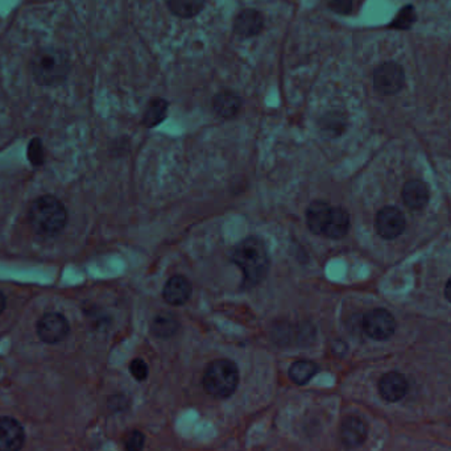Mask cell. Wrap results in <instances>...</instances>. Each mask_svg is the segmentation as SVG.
<instances>
[{
  "instance_id": "21",
  "label": "cell",
  "mask_w": 451,
  "mask_h": 451,
  "mask_svg": "<svg viewBox=\"0 0 451 451\" xmlns=\"http://www.w3.org/2000/svg\"><path fill=\"white\" fill-rule=\"evenodd\" d=\"M171 12L182 18L197 16L205 6V0H166Z\"/></svg>"
},
{
  "instance_id": "1",
  "label": "cell",
  "mask_w": 451,
  "mask_h": 451,
  "mask_svg": "<svg viewBox=\"0 0 451 451\" xmlns=\"http://www.w3.org/2000/svg\"><path fill=\"white\" fill-rule=\"evenodd\" d=\"M231 262L243 275V288L251 289L265 280L271 258L267 244L259 236H248L236 244L230 255Z\"/></svg>"
},
{
  "instance_id": "4",
  "label": "cell",
  "mask_w": 451,
  "mask_h": 451,
  "mask_svg": "<svg viewBox=\"0 0 451 451\" xmlns=\"http://www.w3.org/2000/svg\"><path fill=\"white\" fill-rule=\"evenodd\" d=\"M203 388L217 398L233 396L239 386V370L230 359L210 361L203 373Z\"/></svg>"
},
{
  "instance_id": "23",
  "label": "cell",
  "mask_w": 451,
  "mask_h": 451,
  "mask_svg": "<svg viewBox=\"0 0 451 451\" xmlns=\"http://www.w3.org/2000/svg\"><path fill=\"white\" fill-rule=\"evenodd\" d=\"M28 160L32 165L38 166L44 164V147L40 139H33L28 145Z\"/></svg>"
},
{
  "instance_id": "18",
  "label": "cell",
  "mask_w": 451,
  "mask_h": 451,
  "mask_svg": "<svg viewBox=\"0 0 451 451\" xmlns=\"http://www.w3.org/2000/svg\"><path fill=\"white\" fill-rule=\"evenodd\" d=\"M318 372V366L314 361L307 359H299L289 367V379L292 380L297 386H304L316 376Z\"/></svg>"
},
{
  "instance_id": "25",
  "label": "cell",
  "mask_w": 451,
  "mask_h": 451,
  "mask_svg": "<svg viewBox=\"0 0 451 451\" xmlns=\"http://www.w3.org/2000/svg\"><path fill=\"white\" fill-rule=\"evenodd\" d=\"M129 372L137 381H144L148 378V366L143 359L136 358L129 363Z\"/></svg>"
},
{
  "instance_id": "16",
  "label": "cell",
  "mask_w": 451,
  "mask_h": 451,
  "mask_svg": "<svg viewBox=\"0 0 451 451\" xmlns=\"http://www.w3.org/2000/svg\"><path fill=\"white\" fill-rule=\"evenodd\" d=\"M350 223H351V219L347 210L333 206L326 223L324 236L329 239H342L343 236H346L349 233Z\"/></svg>"
},
{
  "instance_id": "26",
  "label": "cell",
  "mask_w": 451,
  "mask_h": 451,
  "mask_svg": "<svg viewBox=\"0 0 451 451\" xmlns=\"http://www.w3.org/2000/svg\"><path fill=\"white\" fill-rule=\"evenodd\" d=\"M329 6L336 14L349 15L354 7V0H330Z\"/></svg>"
},
{
  "instance_id": "3",
  "label": "cell",
  "mask_w": 451,
  "mask_h": 451,
  "mask_svg": "<svg viewBox=\"0 0 451 451\" xmlns=\"http://www.w3.org/2000/svg\"><path fill=\"white\" fill-rule=\"evenodd\" d=\"M70 72L68 55L53 48L40 49L31 58V73L41 86L61 85Z\"/></svg>"
},
{
  "instance_id": "7",
  "label": "cell",
  "mask_w": 451,
  "mask_h": 451,
  "mask_svg": "<svg viewBox=\"0 0 451 451\" xmlns=\"http://www.w3.org/2000/svg\"><path fill=\"white\" fill-rule=\"evenodd\" d=\"M37 335L44 343L55 344L63 341L70 330L68 319L58 313H46L38 319Z\"/></svg>"
},
{
  "instance_id": "9",
  "label": "cell",
  "mask_w": 451,
  "mask_h": 451,
  "mask_svg": "<svg viewBox=\"0 0 451 451\" xmlns=\"http://www.w3.org/2000/svg\"><path fill=\"white\" fill-rule=\"evenodd\" d=\"M339 437L346 447L349 449L359 447L366 442L368 437V426L366 424V421L358 415H346L341 421Z\"/></svg>"
},
{
  "instance_id": "2",
  "label": "cell",
  "mask_w": 451,
  "mask_h": 451,
  "mask_svg": "<svg viewBox=\"0 0 451 451\" xmlns=\"http://www.w3.org/2000/svg\"><path fill=\"white\" fill-rule=\"evenodd\" d=\"M28 222L32 230L41 236L60 234L68 222V211L55 196L46 194L35 199L28 208Z\"/></svg>"
},
{
  "instance_id": "6",
  "label": "cell",
  "mask_w": 451,
  "mask_h": 451,
  "mask_svg": "<svg viewBox=\"0 0 451 451\" xmlns=\"http://www.w3.org/2000/svg\"><path fill=\"white\" fill-rule=\"evenodd\" d=\"M396 319L386 309H372L361 319L363 331L375 341L389 339L396 331Z\"/></svg>"
},
{
  "instance_id": "13",
  "label": "cell",
  "mask_w": 451,
  "mask_h": 451,
  "mask_svg": "<svg viewBox=\"0 0 451 451\" xmlns=\"http://www.w3.org/2000/svg\"><path fill=\"white\" fill-rule=\"evenodd\" d=\"M264 16L258 9H244L234 20V32L238 36L250 38L262 33Z\"/></svg>"
},
{
  "instance_id": "14",
  "label": "cell",
  "mask_w": 451,
  "mask_h": 451,
  "mask_svg": "<svg viewBox=\"0 0 451 451\" xmlns=\"http://www.w3.org/2000/svg\"><path fill=\"white\" fill-rule=\"evenodd\" d=\"M401 197L405 206L410 210H421L424 208L429 198L430 193L426 184L420 180H410L406 182L401 190Z\"/></svg>"
},
{
  "instance_id": "24",
  "label": "cell",
  "mask_w": 451,
  "mask_h": 451,
  "mask_svg": "<svg viewBox=\"0 0 451 451\" xmlns=\"http://www.w3.org/2000/svg\"><path fill=\"white\" fill-rule=\"evenodd\" d=\"M144 447V434L139 430H132L124 437V450L142 451Z\"/></svg>"
},
{
  "instance_id": "17",
  "label": "cell",
  "mask_w": 451,
  "mask_h": 451,
  "mask_svg": "<svg viewBox=\"0 0 451 451\" xmlns=\"http://www.w3.org/2000/svg\"><path fill=\"white\" fill-rule=\"evenodd\" d=\"M331 208L329 203L324 201H313L307 210V228L314 235L324 236L326 223L330 216Z\"/></svg>"
},
{
  "instance_id": "5",
  "label": "cell",
  "mask_w": 451,
  "mask_h": 451,
  "mask_svg": "<svg viewBox=\"0 0 451 451\" xmlns=\"http://www.w3.org/2000/svg\"><path fill=\"white\" fill-rule=\"evenodd\" d=\"M405 73L401 65L396 63H381L373 72V89L384 95L392 97L404 89Z\"/></svg>"
},
{
  "instance_id": "15",
  "label": "cell",
  "mask_w": 451,
  "mask_h": 451,
  "mask_svg": "<svg viewBox=\"0 0 451 451\" xmlns=\"http://www.w3.org/2000/svg\"><path fill=\"white\" fill-rule=\"evenodd\" d=\"M242 106V98L233 91H221L213 98V110L222 119H233L236 117L240 112Z\"/></svg>"
},
{
  "instance_id": "22",
  "label": "cell",
  "mask_w": 451,
  "mask_h": 451,
  "mask_svg": "<svg viewBox=\"0 0 451 451\" xmlns=\"http://www.w3.org/2000/svg\"><path fill=\"white\" fill-rule=\"evenodd\" d=\"M415 11L412 6H406L397 14L396 18H393L392 24L389 26L393 29H409L415 24Z\"/></svg>"
},
{
  "instance_id": "11",
  "label": "cell",
  "mask_w": 451,
  "mask_h": 451,
  "mask_svg": "<svg viewBox=\"0 0 451 451\" xmlns=\"http://www.w3.org/2000/svg\"><path fill=\"white\" fill-rule=\"evenodd\" d=\"M24 440L26 434L16 420L0 417V451H18Z\"/></svg>"
},
{
  "instance_id": "27",
  "label": "cell",
  "mask_w": 451,
  "mask_h": 451,
  "mask_svg": "<svg viewBox=\"0 0 451 451\" xmlns=\"http://www.w3.org/2000/svg\"><path fill=\"white\" fill-rule=\"evenodd\" d=\"M445 297L451 304V277L449 281L446 282V287H445Z\"/></svg>"
},
{
  "instance_id": "12",
  "label": "cell",
  "mask_w": 451,
  "mask_h": 451,
  "mask_svg": "<svg viewBox=\"0 0 451 451\" xmlns=\"http://www.w3.org/2000/svg\"><path fill=\"white\" fill-rule=\"evenodd\" d=\"M193 293V285L188 277L182 275H174L166 281L163 289V297L166 304L180 307L189 301Z\"/></svg>"
},
{
  "instance_id": "28",
  "label": "cell",
  "mask_w": 451,
  "mask_h": 451,
  "mask_svg": "<svg viewBox=\"0 0 451 451\" xmlns=\"http://www.w3.org/2000/svg\"><path fill=\"white\" fill-rule=\"evenodd\" d=\"M6 305H7V301H6V297H4V295L0 292V314L4 312V309H6Z\"/></svg>"
},
{
  "instance_id": "10",
  "label": "cell",
  "mask_w": 451,
  "mask_h": 451,
  "mask_svg": "<svg viewBox=\"0 0 451 451\" xmlns=\"http://www.w3.org/2000/svg\"><path fill=\"white\" fill-rule=\"evenodd\" d=\"M379 393L387 403H398L408 393V380L400 372H388L379 380Z\"/></svg>"
},
{
  "instance_id": "19",
  "label": "cell",
  "mask_w": 451,
  "mask_h": 451,
  "mask_svg": "<svg viewBox=\"0 0 451 451\" xmlns=\"http://www.w3.org/2000/svg\"><path fill=\"white\" fill-rule=\"evenodd\" d=\"M168 115V102L163 98H152L147 105L143 115V124L147 128H154L163 123Z\"/></svg>"
},
{
  "instance_id": "20",
  "label": "cell",
  "mask_w": 451,
  "mask_h": 451,
  "mask_svg": "<svg viewBox=\"0 0 451 451\" xmlns=\"http://www.w3.org/2000/svg\"><path fill=\"white\" fill-rule=\"evenodd\" d=\"M180 327L179 319L171 314H159L151 322V333L157 338H171Z\"/></svg>"
},
{
  "instance_id": "8",
  "label": "cell",
  "mask_w": 451,
  "mask_h": 451,
  "mask_svg": "<svg viewBox=\"0 0 451 451\" xmlns=\"http://www.w3.org/2000/svg\"><path fill=\"white\" fill-rule=\"evenodd\" d=\"M405 227L404 214L398 208L392 206L381 208L375 219L376 233L383 239H395L404 233Z\"/></svg>"
}]
</instances>
